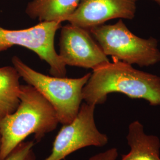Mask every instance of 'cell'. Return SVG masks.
Returning <instances> with one entry per match:
<instances>
[{
  "label": "cell",
  "mask_w": 160,
  "mask_h": 160,
  "mask_svg": "<svg viewBox=\"0 0 160 160\" xmlns=\"http://www.w3.org/2000/svg\"><path fill=\"white\" fill-rule=\"evenodd\" d=\"M19 98L16 111L0 118V160H6L30 135L40 141L59 123L55 109L33 86L21 85Z\"/></svg>",
  "instance_id": "1"
},
{
  "label": "cell",
  "mask_w": 160,
  "mask_h": 160,
  "mask_svg": "<svg viewBox=\"0 0 160 160\" xmlns=\"http://www.w3.org/2000/svg\"><path fill=\"white\" fill-rule=\"evenodd\" d=\"M112 92L144 99L152 106L160 105V77L113 60L92 70L83 88L82 99L86 103L96 106L104 103Z\"/></svg>",
  "instance_id": "2"
},
{
  "label": "cell",
  "mask_w": 160,
  "mask_h": 160,
  "mask_svg": "<svg viewBox=\"0 0 160 160\" xmlns=\"http://www.w3.org/2000/svg\"><path fill=\"white\" fill-rule=\"evenodd\" d=\"M12 62L21 78L51 104L60 123L68 124L74 119L83 100V88L91 73L76 78L49 76L35 71L17 56L12 58Z\"/></svg>",
  "instance_id": "3"
},
{
  "label": "cell",
  "mask_w": 160,
  "mask_h": 160,
  "mask_svg": "<svg viewBox=\"0 0 160 160\" xmlns=\"http://www.w3.org/2000/svg\"><path fill=\"white\" fill-rule=\"evenodd\" d=\"M88 30L104 54L113 60L140 67L152 65L160 61L157 40L138 37L122 20L114 24H102Z\"/></svg>",
  "instance_id": "4"
},
{
  "label": "cell",
  "mask_w": 160,
  "mask_h": 160,
  "mask_svg": "<svg viewBox=\"0 0 160 160\" xmlns=\"http://www.w3.org/2000/svg\"><path fill=\"white\" fill-rule=\"evenodd\" d=\"M61 23L40 22L28 29H6L0 26V52L12 46H20L34 52L49 67L52 76L65 77L67 66L55 48V37Z\"/></svg>",
  "instance_id": "5"
},
{
  "label": "cell",
  "mask_w": 160,
  "mask_h": 160,
  "mask_svg": "<svg viewBox=\"0 0 160 160\" xmlns=\"http://www.w3.org/2000/svg\"><path fill=\"white\" fill-rule=\"evenodd\" d=\"M96 106L82 103L74 119L63 125L53 143L51 153L45 160H62L78 149L103 147L108 142L106 135L97 129L94 120Z\"/></svg>",
  "instance_id": "6"
},
{
  "label": "cell",
  "mask_w": 160,
  "mask_h": 160,
  "mask_svg": "<svg viewBox=\"0 0 160 160\" xmlns=\"http://www.w3.org/2000/svg\"><path fill=\"white\" fill-rule=\"evenodd\" d=\"M59 45L66 66L94 70L110 62L88 30L71 23L61 28Z\"/></svg>",
  "instance_id": "7"
},
{
  "label": "cell",
  "mask_w": 160,
  "mask_h": 160,
  "mask_svg": "<svg viewBox=\"0 0 160 160\" xmlns=\"http://www.w3.org/2000/svg\"><path fill=\"white\" fill-rule=\"evenodd\" d=\"M137 1L81 0L66 21L89 30L112 19H132L136 12Z\"/></svg>",
  "instance_id": "8"
},
{
  "label": "cell",
  "mask_w": 160,
  "mask_h": 160,
  "mask_svg": "<svg viewBox=\"0 0 160 160\" xmlns=\"http://www.w3.org/2000/svg\"><path fill=\"white\" fill-rule=\"evenodd\" d=\"M126 138L131 149L120 160H160V139L146 134L139 122L130 124Z\"/></svg>",
  "instance_id": "9"
},
{
  "label": "cell",
  "mask_w": 160,
  "mask_h": 160,
  "mask_svg": "<svg viewBox=\"0 0 160 160\" xmlns=\"http://www.w3.org/2000/svg\"><path fill=\"white\" fill-rule=\"evenodd\" d=\"M81 0H32L26 8V14L40 22L62 23L76 10Z\"/></svg>",
  "instance_id": "10"
},
{
  "label": "cell",
  "mask_w": 160,
  "mask_h": 160,
  "mask_svg": "<svg viewBox=\"0 0 160 160\" xmlns=\"http://www.w3.org/2000/svg\"><path fill=\"white\" fill-rule=\"evenodd\" d=\"M21 78L14 67H0V116L16 111L20 103Z\"/></svg>",
  "instance_id": "11"
},
{
  "label": "cell",
  "mask_w": 160,
  "mask_h": 160,
  "mask_svg": "<svg viewBox=\"0 0 160 160\" xmlns=\"http://www.w3.org/2000/svg\"><path fill=\"white\" fill-rule=\"evenodd\" d=\"M34 141H23L17 145L5 160H26L29 153L33 150Z\"/></svg>",
  "instance_id": "12"
},
{
  "label": "cell",
  "mask_w": 160,
  "mask_h": 160,
  "mask_svg": "<svg viewBox=\"0 0 160 160\" xmlns=\"http://www.w3.org/2000/svg\"><path fill=\"white\" fill-rule=\"evenodd\" d=\"M118 156V149L112 148L92 156L88 160H116Z\"/></svg>",
  "instance_id": "13"
},
{
  "label": "cell",
  "mask_w": 160,
  "mask_h": 160,
  "mask_svg": "<svg viewBox=\"0 0 160 160\" xmlns=\"http://www.w3.org/2000/svg\"><path fill=\"white\" fill-rule=\"evenodd\" d=\"M26 160H36V157H35V155H34L33 150L29 153Z\"/></svg>",
  "instance_id": "14"
},
{
  "label": "cell",
  "mask_w": 160,
  "mask_h": 160,
  "mask_svg": "<svg viewBox=\"0 0 160 160\" xmlns=\"http://www.w3.org/2000/svg\"><path fill=\"white\" fill-rule=\"evenodd\" d=\"M152 1H154L155 2H157L159 6H160V0H152Z\"/></svg>",
  "instance_id": "15"
},
{
  "label": "cell",
  "mask_w": 160,
  "mask_h": 160,
  "mask_svg": "<svg viewBox=\"0 0 160 160\" xmlns=\"http://www.w3.org/2000/svg\"><path fill=\"white\" fill-rule=\"evenodd\" d=\"M1 134H0V149H1Z\"/></svg>",
  "instance_id": "16"
},
{
  "label": "cell",
  "mask_w": 160,
  "mask_h": 160,
  "mask_svg": "<svg viewBox=\"0 0 160 160\" xmlns=\"http://www.w3.org/2000/svg\"><path fill=\"white\" fill-rule=\"evenodd\" d=\"M0 118H1V116H0Z\"/></svg>",
  "instance_id": "17"
}]
</instances>
